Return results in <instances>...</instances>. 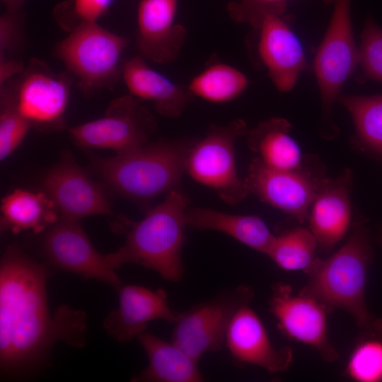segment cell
<instances>
[{
    "mask_svg": "<svg viewBox=\"0 0 382 382\" xmlns=\"http://www.w3.org/2000/svg\"><path fill=\"white\" fill-rule=\"evenodd\" d=\"M45 269L16 247H9L0 265V365L15 374L36 365L51 347L63 340L85 345L86 314L67 305L51 316Z\"/></svg>",
    "mask_w": 382,
    "mask_h": 382,
    "instance_id": "cell-1",
    "label": "cell"
},
{
    "mask_svg": "<svg viewBox=\"0 0 382 382\" xmlns=\"http://www.w3.org/2000/svg\"><path fill=\"white\" fill-rule=\"evenodd\" d=\"M195 141H159L112 157L89 152L87 156L91 170L108 187L146 211L157 197L179 190L187 155Z\"/></svg>",
    "mask_w": 382,
    "mask_h": 382,
    "instance_id": "cell-2",
    "label": "cell"
},
{
    "mask_svg": "<svg viewBox=\"0 0 382 382\" xmlns=\"http://www.w3.org/2000/svg\"><path fill=\"white\" fill-rule=\"evenodd\" d=\"M187 199L179 190L146 211L139 221L122 219L117 227L125 233V244L105 255L106 264L115 270L133 263L157 272L163 279L178 282L183 277L181 260Z\"/></svg>",
    "mask_w": 382,
    "mask_h": 382,
    "instance_id": "cell-3",
    "label": "cell"
},
{
    "mask_svg": "<svg viewBox=\"0 0 382 382\" xmlns=\"http://www.w3.org/2000/svg\"><path fill=\"white\" fill-rule=\"evenodd\" d=\"M374 250L365 221L352 223L345 243L326 259L316 257L306 273L308 280L300 292L325 306L339 308L353 317L358 326L368 329L376 318L365 301L368 268Z\"/></svg>",
    "mask_w": 382,
    "mask_h": 382,
    "instance_id": "cell-4",
    "label": "cell"
},
{
    "mask_svg": "<svg viewBox=\"0 0 382 382\" xmlns=\"http://www.w3.org/2000/svg\"><path fill=\"white\" fill-rule=\"evenodd\" d=\"M126 38L100 25L81 23L54 48L53 54L78 79L87 97L110 88L122 77L121 57Z\"/></svg>",
    "mask_w": 382,
    "mask_h": 382,
    "instance_id": "cell-5",
    "label": "cell"
},
{
    "mask_svg": "<svg viewBox=\"0 0 382 382\" xmlns=\"http://www.w3.org/2000/svg\"><path fill=\"white\" fill-rule=\"evenodd\" d=\"M351 1L335 0L328 27L314 58L322 106L320 132L327 139H332L339 134L332 119L334 104L342 86L354 74L359 63V50L352 26Z\"/></svg>",
    "mask_w": 382,
    "mask_h": 382,
    "instance_id": "cell-6",
    "label": "cell"
},
{
    "mask_svg": "<svg viewBox=\"0 0 382 382\" xmlns=\"http://www.w3.org/2000/svg\"><path fill=\"white\" fill-rule=\"evenodd\" d=\"M247 132L241 119L225 126H212L192 145L186 160V173L229 204H238L250 194L245 180L238 177L234 151L237 139Z\"/></svg>",
    "mask_w": 382,
    "mask_h": 382,
    "instance_id": "cell-7",
    "label": "cell"
},
{
    "mask_svg": "<svg viewBox=\"0 0 382 382\" xmlns=\"http://www.w3.org/2000/svg\"><path fill=\"white\" fill-rule=\"evenodd\" d=\"M325 169L316 156H306L294 170H279L253 159L245 182L250 193L299 223L308 220L310 208L325 179Z\"/></svg>",
    "mask_w": 382,
    "mask_h": 382,
    "instance_id": "cell-8",
    "label": "cell"
},
{
    "mask_svg": "<svg viewBox=\"0 0 382 382\" xmlns=\"http://www.w3.org/2000/svg\"><path fill=\"white\" fill-rule=\"evenodd\" d=\"M156 128L151 112L129 94L112 100L101 117L70 127L68 132L83 149H109L119 155L146 144Z\"/></svg>",
    "mask_w": 382,
    "mask_h": 382,
    "instance_id": "cell-9",
    "label": "cell"
},
{
    "mask_svg": "<svg viewBox=\"0 0 382 382\" xmlns=\"http://www.w3.org/2000/svg\"><path fill=\"white\" fill-rule=\"evenodd\" d=\"M253 295L252 289L240 286L179 313L172 342L197 361L204 353L220 349L233 315Z\"/></svg>",
    "mask_w": 382,
    "mask_h": 382,
    "instance_id": "cell-10",
    "label": "cell"
},
{
    "mask_svg": "<svg viewBox=\"0 0 382 382\" xmlns=\"http://www.w3.org/2000/svg\"><path fill=\"white\" fill-rule=\"evenodd\" d=\"M14 80H9L22 115L36 129L54 132L65 127L71 82L53 72L43 62L33 59Z\"/></svg>",
    "mask_w": 382,
    "mask_h": 382,
    "instance_id": "cell-11",
    "label": "cell"
},
{
    "mask_svg": "<svg viewBox=\"0 0 382 382\" xmlns=\"http://www.w3.org/2000/svg\"><path fill=\"white\" fill-rule=\"evenodd\" d=\"M270 305L286 336L311 347L325 361L338 359L339 353L328 336L326 306L311 296L293 294L289 285L281 283L272 288Z\"/></svg>",
    "mask_w": 382,
    "mask_h": 382,
    "instance_id": "cell-12",
    "label": "cell"
},
{
    "mask_svg": "<svg viewBox=\"0 0 382 382\" xmlns=\"http://www.w3.org/2000/svg\"><path fill=\"white\" fill-rule=\"evenodd\" d=\"M46 194L59 216L79 221L95 215H114L103 188L65 151L43 180Z\"/></svg>",
    "mask_w": 382,
    "mask_h": 382,
    "instance_id": "cell-13",
    "label": "cell"
},
{
    "mask_svg": "<svg viewBox=\"0 0 382 382\" xmlns=\"http://www.w3.org/2000/svg\"><path fill=\"white\" fill-rule=\"evenodd\" d=\"M43 247L48 259L60 269L85 279L101 281L117 289L121 281L92 245L78 221L59 216L50 226Z\"/></svg>",
    "mask_w": 382,
    "mask_h": 382,
    "instance_id": "cell-14",
    "label": "cell"
},
{
    "mask_svg": "<svg viewBox=\"0 0 382 382\" xmlns=\"http://www.w3.org/2000/svg\"><path fill=\"white\" fill-rule=\"evenodd\" d=\"M282 14L266 12L254 28L259 31L260 59L276 88L286 93L294 87L308 64L300 40Z\"/></svg>",
    "mask_w": 382,
    "mask_h": 382,
    "instance_id": "cell-15",
    "label": "cell"
},
{
    "mask_svg": "<svg viewBox=\"0 0 382 382\" xmlns=\"http://www.w3.org/2000/svg\"><path fill=\"white\" fill-rule=\"evenodd\" d=\"M249 303L236 310L228 325L225 345L230 354L237 362L257 366L270 374L287 371L293 361L291 348L273 346L262 322Z\"/></svg>",
    "mask_w": 382,
    "mask_h": 382,
    "instance_id": "cell-16",
    "label": "cell"
},
{
    "mask_svg": "<svg viewBox=\"0 0 382 382\" xmlns=\"http://www.w3.org/2000/svg\"><path fill=\"white\" fill-rule=\"evenodd\" d=\"M352 185V173L349 168L343 169L335 178L326 177L310 208L308 228L323 251H331L350 231Z\"/></svg>",
    "mask_w": 382,
    "mask_h": 382,
    "instance_id": "cell-17",
    "label": "cell"
},
{
    "mask_svg": "<svg viewBox=\"0 0 382 382\" xmlns=\"http://www.w3.org/2000/svg\"><path fill=\"white\" fill-rule=\"evenodd\" d=\"M178 0H141L137 9V46L140 55L158 64L175 60L186 37L175 23Z\"/></svg>",
    "mask_w": 382,
    "mask_h": 382,
    "instance_id": "cell-18",
    "label": "cell"
},
{
    "mask_svg": "<svg viewBox=\"0 0 382 382\" xmlns=\"http://www.w3.org/2000/svg\"><path fill=\"white\" fill-rule=\"evenodd\" d=\"M119 307L103 321L106 332L115 340L126 342L144 332L151 320L163 319L175 323L179 313L172 311L167 303L163 289L151 290L137 285L120 286Z\"/></svg>",
    "mask_w": 382,
    "mask_h": 382,
    "instance_id": "cell-19",
    "label": "cell"
},
{
    "mask_svg": "<svg viewBox=\"0 0 382 382\" xmlns=\"http://www.w3.org/2000/svg\"><path fill=\"white\" fill-rule=\"evenodd\" d=\"M122 78L129 94L153 102L157 112L166 117L180 116L192 96L187 88L149 66L141 55L123 64Z\"/></svg>",
    "mask_w": 382,
    "mask_h": 382,
    "instance_id": "cell-20",
    "label": "cell"
},
{
    "mask_svg": "<svg viewBox=\"0 0 382 382\" xmlns=\"http://www.w3.org/2000/svg\"><path fill=\"white\" fill-rule=\"evenodd\" d=\"M137 339L146 352L149 364L132 381L199 382L202 376L197 361L172 341L168 342L143 332Z\"/></svg>",
    "mask_w": 382,
    "mask_h": 382,
    "instance_id": "cell-21",
    "label": "cell"
},
{
    "mask_svg": "<svg viewBox=\"0 0 382 382\" xmlns=\"http://www.w3.org/2000/svg\"><path fill=\"white\" fill-rule=\"evenodd\" d=\"M185 221L187 226L198 230L224 233L265 255L274 236L263 220L257 216L231 214L193 207L186 209Z\"/></svg>",
    "mask_w": 382,
    "mask_h": 382,
    "instance_id": "cell-22",
    "label": "cell"
},
{
    "mask_svg": "<svg viewBox=\"0 0 382 382\" xmlns=\"http://www.w3.org/2000/svg\"><path fill=\"white\" fill-rule=\"evenodd\" d=\"M292 125L282 117H272L248 131L249 149L267 166L279 170L300 167L306 158L290 132Z\"/></svg>",
    "mask_w": 382,
    "mask_h": 382,
    "instance_id": "cell-23",
    "label": "cell"
},
{
    "mask_svg": "<svg viewBox=\"0 0 382 382\" xmlns=\"http://www.w3.org/2000/svg\"><path fill=\"white\" fill-rule=\"evenodd\" d=\"M2 231L18 233L32 231L40 233L59 219V212L46 192L16 189L1 202Z\"/></svg>",
    "mask_w": 382,
    "mask_h": 382,
    "instance_id": "cell-24",
    "label": "cell"
},
{
    "mask_svg": "<svg viewBox=\"0 0 382 382\" xmlns=\"http://www.w3.org/2000/svg\"><path fill=\"white\" fill-rule=\"evenodd\" d=\"M337 101L346 108L353 120L352 146L362 154L382 161V93L340 94Z\"/></svg>",
    "mask_w": 382,
    "mask_h": 382,
    "instance_id": "cell-25",
    "label": "cell"
},
{
    "mask_svg": "<svg viewBox=\"0 0 382 382\" xmlns=\"http://www.w3.org/2000/svg\"><path fill=\"white\" fill-rule=\"evenodd\" d=\"M247 76L236 68L216 63L192 79L187 87L192 96L212 103H226L240 96L247 88Z\"/></svg>",
    "mask_w": 382,
    "mask_h": 382,
    "instance_id": "cell-26",
    "label": "cell"
},
{
    "mask_svg": "<svg viewBox=\"0 0 382 382\" xmlns=\"http://www.w3.org/2000/svg\"><path fill=\"white\" fill-rule=\"evenodd\" d=\"M317 248L311 231L296 227L274 236L266 255L282 270L306 272L317 257Z\"/></svg>",
    "mask_w": 382,
    "mask_h": 382,
    "instance_id": "cell-27",
    "label": "cell"
},
{
    "mask_svg": "<svg viewBox=\"0 0 382 382\" xmlns=\"http://www.w3.org/2000/svg\"><path fill=\"white\" fill-rule=\"evenodd\" d=\"M357 340L346 365V376L359 382L382 381V318Z\"/></svg>",
    "mask_w": 382,
    "mask_h": 382,
    "instance_id": "cell-28",
    "label": "cell"
},
{
    "mask_svg": "<svg viewBox=\"0 0 382 382\" xmlns=\"http://www.w3.org/2000/svg\"><path fill=\"white\" fill-rule=\"evenodd\" d=\"M32 127L21 113L14 92L8 83L1 86L0 159L8 158L21 144Z\"/></svg>",
    "mask_w": 382,
    "mask_h": 382,
    "instance_id": "cell-29",
    "label": "cell"
},
{
    "mask_svg": "<svg viewBox=\"0 0 382 382\" xmlns=\"http://www.w3.org/2000/svg\"><path fill=\"white\" fill-rule=\"evenodd\" d=\"M359 50L357 81L382 83V28L371 14H369L365 21Z\"/></svg>",
    "mask_w": 382,
    "mask_h": 382,
    "instance_id": "cell-30",
    "label": "cell"
},
{
    "mask_svg": "<svg viewBox=\"0 0 382 382\" xmlns=\"http://www.w3.org/2000/svg\"><path fill=\"white\" fill-rule=\"evenodd\" d=\"M115 0H66L54 9L59 23L70 31L81 23H96Z\"/></svg>",
    "mask_w": 382,
    "mask_h": 382,
    "instance_id": "cell-31",
    "label": "cell"
},
{
    "mask_svg": "<svg viewBox=\"0 0 382 382\" xmlns=\"http://www.w3.org/2000/svg\"><path fill=\"white\" fill-rule=\"evenodd\" d=\"M288 0H237L230 5L231 17L240 23H249L253 28L262 15L266 12L284 13ZM325 4H333L335 0H321Z\"/></svg>",
    "mask_w": 382,
    "mask_h": 382,
    "instance_id": "cell-32",
    "label": "cell"
},
{
    "mask_svg": "<svg viewBox=\"0 0 382 382\" xmlns=\"http://www.w3.org/2000/svg\"><path fill=\"white\" fill-rule=\"evenodd\" d=\"M20 31V12L6 11L0 18V57L13 49Z\"/></svg>",
    "mask_w": 382,
    "mask_h": 382,
    "instance_id": "cell-33",
    "label": "cell"
},
{
    "mask_svg": "<svg viewBox=\"0 0 382 382\" xmlns=\"http://www.w3.org/2000/svg\"><path fill=\"white\" fill-rule=\"evenodd\" d=\"M23 64L19 61L0 58V84L2 86L13 76H18L25 69Z\"/></svg>",
    "mask_w": 382,
    "mask_h": 382,
    "instance_id": "cell-34",
    "label": "cell"
},
{
    "mask_svg": "<svg viewBox=\"0 0 382 382\" xmlns=\"http://www.w3.org/2000/svg\"><path fill=\"white\" fill-rule=\"evenodd\" d=\"M6 7V11L20 12L25 0H1Z\"/></svg>",
    "mask_w": 382,
    "mask_h": 382,
    "instance_id": "cell-35",
    "label": "cell"
},
{
    "mask_svg": "<svg viewBox=\"0 0 382 382\" xmlns=\"http://www.w3.org/2000/svg\"><path fill=\"white\" fill-rule=\"evenodd\" d=\"M378 241L381 243V244L382 245V229L381 230V231L379 233Z\"/></svg>",
    "mask_w": 382,
    "mask_h": 382,
    "instance_id": "cell-36",
    "label": "cell"
}]
</instances>
